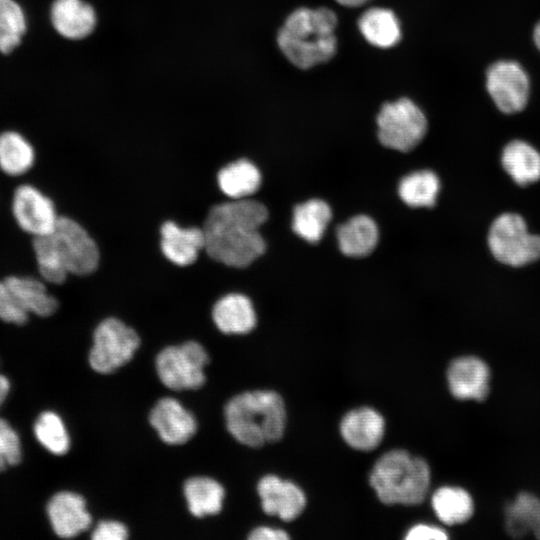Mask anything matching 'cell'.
<instances>
[{
  "label": "cell",
  "mask_w": 540,
  "mask_h": 540,
  "mask_svg": "<svg viewBox=\"0 0 540 540\" xmlns=\"http://www.w3.org/2000/svg\"><path fill=\"white\" fill-rule=\"evenodd\" d=\"M267 218V208L252 199H234L213 206L202 228L205 251L210 258L227 266L250 265L265 251L259 228Z\"/></svg>",
  "instance_id": "cell-1"
},
{
  "label": "cell",
  "mask_w": 540,
  "mask_h": 540,
  "mask_svg": "<svg viewBox=\"0 0 540 540\" xmlns=\"http://www.w3.org/2000/svg\"><path fill=\"white\" fill-rule=\"evenodd\" d=\"M338 17L328 7H299L277 32V45L296 68L307 70L329 62L337 53Z\"/></svg>",
  "instance_id": "cell-2"
},
{
  "label": "cell",
  "mask_w": 540,
  "mask_h": 540,
  "mask_svg": "<svg viewBox=\"0 0 540 540\" xmlns=\"http://www.w3.org/2000/svg\"><path fill=\"white\" fill-rule=\"evenodd\" d=\"M41 278L63 283L68 274L87 275L96 270L99 249L88 232L75 220L59 216L54 229L32 241Z\"/></svg>",
  "instance_id": "cell-3"
},
{
  "label": "cell",
  "mask_w": 540,
  "mask_h": 540,
  "mask_svg": "<svg viewBox=\"0 0 540 540\" xmlns=\"http://www.w3.org/2000/svg\"><path fill=\"white\" fill-rule=\"evenodd\" d=\"M226 426L230 434L249 447L279 440L284 433V402L274 391H249L234 396L226 404Z\"/></svg>",
  "instance_id": "cell-4"
},
{
  "label": "cell",
  "mask_w": 540,
  "mask_h": 540,
  "mask_svg": "<svg viewBox=\"0 0 540 540\" xmlns=\"http://www.w3.org/2000/svg\"><path fill=\"white\" fill-rule=\"evenodd\" d=\"M369 479L381 502L415 505L427 494L430 471L423 459L404 450H392L377 460Z\"/></svg>",
  "instance_id": "cell-5"
},
{
  "label": "cell",
  "mask_w": 540,
  "mask_h": 540,
  "mask_svg": "<svg viewBox=\"0 0 540 540\" xmlns=\"http://www.w3.org/2000/svg\"><path fill=\"white\" fill-rule=\"evenodd\" d=\"M380 143L400 152H409L424 138L428 128L422 109L410 98L384 103L376 117Z\"/></svg>",
  "instance_id": "cell-6"
},
{
  "label": "cell",
  "mask_w": 540,
  "mask_h": 540,
  "mask_svg": "<svg viewBox=\"0 0 540 540\" xmlns=\"http://www.w3.org/2000/svg\"><path fill=\"white\" fill-rule=\"evenodd\" d=\"M488 246L501 263L519 267L540 258V236L528 231L525 220L516 213H503L492 223Z\"/></svg>",
  "instance_id": "cell-7"
},
{
  "label": "cell",
  "mask_w": 540,
  "mask_h": 540,
  "mask_svg": "<svg viewBox=\"0 0 540 540\" xmlns=\"http://www.w3.org/2000/svg\"><path fill=\"white\" fill-rule=\"evenodd\" d=\"M209 356L195 341L164 348L156 357L161 382L175 391L198 389L205 383L204 368Z\"/></svg>",
  "instance_id": "cell-8"
},
{
  "label": "cell",
  "mask_w": 540,
  "mask_h": 540,
  "mask_svg": "<svg viewBox=\"0 0 540 540\" xmlns=\"http://www.w3.org/2000/svg\"><path fill=\"white\" fill-rule=\"evenodd\" d=\"M139 344L134 329L117 318H107L94 331L89 364L96 372L112 373L132 359Z\"/></svg>",
  "instance_id": "cell-9"
},
{
  "label": "cell",
  "mask_w": 540,
  "mask_h": 540,
  "mask_svg": "<svg viewBox=\"0 0 540 540\" xmlns=\"http://www.w3.org/2000/svg\"><path fill=\"white\" fill-rule=\"evenodd\" d=\"M530 78L516 61L498 60L486 71V89L502 113L515 114L525 109L530 97Z\"/></svg>",
  "instance_id": "cell-10"
},
{
  "label": "cell",
  "mask_w": 540,
  "mask_h": 540,
  "mask_svg": "<svg viewBox=\"0 0 540 540\" xmlns=\"http://www.w3.org/2000/svg\"><path fill=\"white\" fill-rule=\"evenodd\" d=\"M11 210L19 228L33 238L50 233L59 219L53 201L30 184L15 189Z\"/></svg>",
  "instance_id": "cell-11"
},
{
  "label": "cell",
  "mask_w": 540,
  "mask_h": 540,
  "mask_svg": "<svg viewBox=\"0 0 540 540\" xmlns=\"http://www.w3.org/2000/svg\"><path fill=\"white\" fill-rule=\"evenodd\" d=\"M54 30L71 41L86 39L96 30L97 11L86 0H54L50 8Z\"/></svg>",
  "instance_id": "cell-12"
},
{
  "label": "cell",
  "mask_w": 540,
  "mask_h": 540,
  "mask_svg": "<svg viewBox=\"0 0 540 540\" xmlns=\"http://www.w3.org/2000/svg\"><path fill=\"white\" fill-rule=\"evenodd\" d=\"M149 421L162 441L170 445L187 442L197 430L193 414L171 397L162 398L154 405Z\"/></svg>",
  "instance_id": "cell-13"
},
{
  "label": "cell",
  "mask_w": 540,
  "mask_h": 540,
  "mask_svg": "<svg viewBox=\"0 0 540 540\" xmlns=\"http://www.w3.org/2000/svg\"><path fill=\"white\" fill-rule=\"evenodd\" d=\"M257 490L264 512L284 521L295 519L305 508L306 497L303 491L294 483L275 475L264 476Z\"/></svg>",
  "instance_id": "cell-14"
},
{
  "label": "cell",
  "mask_w": 540,
  "mask_h": 540,
  "mask_svg": "<svg viewBox=\"0 0 540 540\" xmlns=\"http://www.w3.org/2000/svg\"><path fill=\"white\" fill-rule=\"evenodd\" d=\"M47 514L54 532L62 538L75 537L91 525L85 499L73 492L55 494L47 505Z\"/></svg>",
  "instance_id": "cell-15"
},
{
  "label": "cell",
  "mask_w": 540,
  "mask_h": 540,
  "mask_svg": "<svg viewBox=\"0 0 540 540\" xmlns=\"http://www.w3.org/2000/svg\"><path fill=\"white\" fill-rule=\"evenodd\" d=\"M447 380L451 393L458 399L483 400L489 389L487 365L476 357H461L448 368Z\"/></svg>",
  "instance_id": "cell-16"
},
{
  "label": "cell",
  "mask_w": 540,
  "mask_h": 540,
  "mask_svg": "<svg viewBox=\"0 0 540 540\" xmlns=\"http://www.w3.org/2000/svg\"><path fill=\"white\" fill-rule=\"evenodd\" d=\"M163 255L178 266H188L197 260L204 249L205 236L202 228H183L173 221L165 222L160 229Z\"/></svg>",
  "instance_id": "cell-17"
},
{
  "label": "cell",
  "mask_w": 540,
  "mask_h": 540,
  "mask_svg": "<svg viewBox=\"0 0 540 540\" xmlns=\"http://www.w3.org/2000/svg\"><path fill=\"white\" fill-rule=\"evenodd\" d=\"M384 429L383 417L368 407L348 412L340 424V432L345 442L362 451L376 448L382 440Z\"/></svg>",
  "instance_id": "cell-18"
},
{
  "label": "cell",
  "mask_w": 540,
  "mask_h": 540,
  "mask_svg": "<svg viewBox=\"0 0 540 540\" xmlns=\"http://www.w3.org/2000/svg\"><path fill=\"white\" fill-rule=\"evenodd\" d=\"M212 317L218 329L225 334H245L256 325V314L248 297L230 293L214 305Z\"/></svg>",
  "instance_id": "cell-19"
},
{
  "label": "cell",
  "mask_w": 540,
  "mask_h": 540,
  "mask_svg": "<svg viewBox=\"0 0 540 540\" xmlns=\"http://www.w3.org/2000/svg\"><path fill=\"white\" fill-rule=\"evenodd\" d=\"M357 26L366 42L377 48L394 47L402 38L400 22L388 8H368L358 18Z\"/></svg>",
  "instance_id": "cell-20"
},
{
  "label": "cell",
  "mask_w": 540,
  "mask_h": 540,
  "mask_svg": "<svg viewBox=\"0 0 540 540\" xmlns=\"http://www.w3.org/2000/svg\"><path fill=\"white\" fill-rule=\"evenodd\" d=\"M21 307L28 314L48 317L58 309L57 299L45 284L33 277L11 275L3 279Z\"/></svg>",
  "instance_id": "cell-21"
},
{
  "label": "cell",
  "mask_w": 540,
  "mask_h": 540,
  "mask_svg": "<svg viewBox=\"0 0 540 540\" xmlns=\"http://www.w3.org/2000/svg\"><path fill=\"white\" fill-rule=\"evenodd\" d=\"M501 163L507 174L520 186L540 179V153L526 141L509 142L502 151Z\"/></svg>",
  "instance_id": "cell-22"
},
{
  "label": "cell",
  "mask_w": 540,
  "mask_h": 540,
  "mask_svg": "<svg viewBox=\"0 0 540 540\" xmlns=\"http://www.w3.org/2000/svg\"><path fill=\"white\" fill-rule=\"evenodd\" d=\"M337 240L343 254L363 257L370 254L378 242V228L373 219L357 215L337 228Z\"/></svg>",
  "instance_id": "cell-23"
},
{
  "label": "cell",
  "mask_w": 540,
  "mask_h": 540,
  "mask_svg": "<svg viewBox=\"0 0 540 540\" xmlns=\"http://www.w3.org/2000/svg\"><path fill=\"white\" fill-rule=\"evenodd\" d=\"M220 190L232 199L254 194L261 185L259 169L247 159H239L223 167L217 175Z\"/></svg>",
  "instance_id": "cell-24"
},
{
  "label": "cell",
  "mask_w": 540,
  "mask_h": 540,
  "mask_svg": "<svg viewBox=\"0 0 540 540\" xmlns=\"http://www.w3.org/2000/svg\"><path fill=\"white\" fill-rule=\"evenodd\" d=\"M35 163L32 144L17 131L0 134V170L11 177L26 174Z\"/></svg>",
  "instance_id": "cell-25"
},
{
  "label": "cell",
  "mask_w": 540,
  "mask_h": 540,
  "mask_svg": "<svg viewBox=\"0 0 540 540\" xmlns=\"http://www.w3.org/2000/svg\"><path fill=\"white\" fill-rule=\"evenodd\" d=\"M183 490L189 511L194 516L203 517L220 512L224 489L214 479L202 476L192 477L185 482Z\"/></svg>",
  "instance_id": "cell-26"
},
{
  "label": "cell",
  "mask_w": 540,
  "mask_h": 540,
  "mask_svg": "<svg viewBox=\"0 0 540 540\" xmlns=\"http://www.w3.org/2000/svg\"><path fill=\"white\" fill-rule=\"evenodd\" d=\"M329 205L320 199H311L297 205L293 211V231L305 241L318 242L331 219Z\"/></svg>",
  "instance_id": "cell-27"
},
{
  "label": "cell",
  "mask_w": 540,
  "mask_h": 540,
  "mask_svg": "<svg viewBox=\"0 0 540 540\" xmlns=\"http://www.w3.org/2000/svg\"><path fill=\"white\" fill-rule=\"evenodd\" d=\"M432 507L438 518L448 525L467 521L474 509L469 493L457 487H441L435 491Z\"/></svg>",
  "instance_id": "cell-28"
},
{
  "label": "cell",
  "mask_w": 540,
  "mask_h": 540,
  "mask_svg": "<svg viewBox=\"0 0 540 540\" xmlns=\"http://www.w3.org/2000/svg\"><path fill=\"white\" fill-rule=\"evenodd\" d=\"M440 189L437 175L430 170L413 172L399 183L400 198L411 207H431Z\"/></svg>",
  "instance_id": "cell-29"
},
{
  "label": "cell",
  "mask_w": 540,
  "mask_h": 540,
  "mask_svg": "<svg viewBox=\"0 0 540 540\" xmlns=\"http://www.w3.org/2000/svg\"><path fill=\"white\" fill-rule=\"evenodd\" d=\"M506 524L514 536L530 530L540 539V500L528 493L520 494L507 510Z\"/></svg>",
  "instance_id": "cell-30"
},
{
  "label": "cell",
  "mask_w": 540,
  "mask_h": 540,
  "mask_svg": "<svg viewBox=\"0 0 540 540\" xmlns=\"http://www.w3.org/2000/svg\"><path fill=\"white\" fill-rule=\"evenodd\" d=\"M27 29L25 13L15 0H0V52H12Z\"/></svg>",
  "instance_id": "cell-31"
},
{
  "label": "cell",
  "mask_w": 540,
  "mask_h": 540,
  "mask_svg": "<svg viewBox=\"0 0 540 540\" xmlns=\"http://www.w3.org/2000/svg\"><path fill=\"white\" fill-rule=\"evenodd\" d=\"M34 432L37 440L52 454L63 455L69 450L68 432L56 413H41L35 423Z\"/></svg>",
  "instance_id": "cell-32"
},
{
  "label": "cell",
  "mask_w": 540,
  "mask_h": 540,
  "mask_svg": "<svg viewBox=\"0 0 540 540\" xmlns=\"http://www.w3.org/2000/svg\"><path fill=\"white\" fill-rule=\"evenodd\" d=\"M21 460V444L16 431L0 418V471L16 465Z\"/></svg>",
  "instance_id": "cell-33"
},
{
  "label": "cell",
  "mask_w": 540,
  "mask_h": 540,
  "mask_svg": "<svg viewBox=\"0 0 540 540\" xmlns=\"http://www.w3.org/2000/svg\"><path fill=\"white\" fill-rule=\"evenodd\" d=\"M0 319L16 325H23L29 319V314L18 303L4 280H0Z\"/></svg>",
  "instance_id": "cell-34"
},
{
  "label": "cell",
  "mask_w": 540,
  "mask_h": 540,
  "mask_svg": "<svg viewBox=\"0 0 540 540\" xmlns=\"http://www.w3.org/2000/svg\"><path fill=\"white\" fill-rule=\"evenodd\" d=\"M128 537V530L124 524L106 520L98 523L91 538L94 540H124Z\"/></svg>",
  "instance_id": "cell-35"
},
{
  "label": "cell",
  "mask_w": 540,
  "mask_h": 540,
  "mask_svg": "<svg viewBox=\"0 0 540 540\" xmlns=\"http://www.w3.org/2000/svg\"><path fill=\"white\" fill-rule=\"evenodd\" d=\"M407 540H443L447 539V535L441 528L418 524L413 526L406 535Z\"/></svg>",
  "instance_id": "cell-36"
},
{
  "label": "cell",
  "mask_w": 540,
  "mask_h": 540,
  "mask_svg": "<svg viewBox=\"0 0 540 540\" xmlns=\"http://www.w3.org/2000/svg\"><path fill=\"white\" fill-rule=\"evenodd\" d=\"M288 538L285 531L269 527H258L249 535L250 540H286Z\"/></svg>",
  "instance_id": "cell-37"
},
{
  "label": "cell",
  "mask_w": 540,
  "mask_h": 540,
  "mask_svg": "<svg viewBox=\"0 0 540 540\" xmlns=\"http://www.w3.org/2000/svg\"><path fill=\"white\" fill-rule=\"evenodd\" d=\"M9 390H10V383L8 379L4 375L0 374V406L6 399L9 393Z\"/></svg>",
  "instance_id": "cell-38"
},
{
  "label": "cell",
  "mask_w": 540,
  "mask_h": 540,
  "mask_svg": "<svg viewBox=\"0 0 540 540\" xmlns=\"http://www.w3.org/2000/svg\"><path fill=\"white\" fill-rule=\"evenodd\" d=\"M339 5L347 8H358L366 5L371 0H335Z\"/></svg>",
  "instance_id": "cell-39"
},
{
  "label": "cell",
  "mask_w": 540,
  "mask_h": 540,
  "mask_svg": "<svg viewBox=\"0 0 540 540\" xmlns=\"http://www.w3.org/2000/svg\"><path fill=\"white\" fill-rule=\"evenodd\" d=\"M533 41H534L536 47L538 48V50L540 51V20L538 21V23L534 27Z\"/></svg>",
  "instance_id": "cell-40"
}]
</instances>
